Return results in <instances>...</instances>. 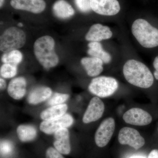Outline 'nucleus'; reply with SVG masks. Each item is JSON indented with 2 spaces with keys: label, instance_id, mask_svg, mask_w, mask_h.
<instances>
[{
  "label": "nucleus",
  "instance_id": "obj_1",
  "mask_svg": "<svg viewBox=\"0 0 158 158\" xmlns=\"http://www.w3.org/2000/svg\"><path fill=\"white\" fill-rule=\"evenodd\" d=\"M123 73L129 83L139 88H149L153 84V76L149 69L137 60L132 59L126 62Z\"/></svg>",
  "mask_w": 158,
  "mask_h": 158
},
{
  "label": "nucleus",
  "instance_id": "obj_2",
  "mask_svg": "<svg viewBox=\"0 0 158 158\" xmlns=\"http://www.w3.org/2000/svg\"><path fill=\"white\" fill-rule=\"evenodd\" d=\"M53 38L49 36L40 37L34 43V53L39 63L46 69L55 67L59 62L55 51Z\"/></svg>",
  "mask_w": 158,
  "mask_h": 158
},
{
  "label": "nucleus",
  "instance_id": "obj_3",
  "mask_svg": "<svg viewBox=\"0 0 158 158\" xmlns=\"http://www.w3.org/2000/svg\"><path fill=\"white\" fill-rule=\"evenodd\" d=\"M132 33L140 44L145 48L158 46V29L145 20H136L132 26Z\"/></svg>",
  "mask_w": 158,
  "mask_h": 158
},
{
  "label": "nucleus",
  "instance_id": "obj_4",
  "mask_svg": "<svg viewBox=\"0 0 158 158\" xmlns=\"http://www.w3.org/2000/svg\"><path fill=\"white\" fill-rule=\"evenodd\" d=\"M26 41V34L22 30L15 27H11L1 35L0 50L5 53L17 50L22 48Z\"/></svg>",
  "mask_w": 158,
  "mask_h": 158
},
{
  "label": "nucleus",
  "instance_id": "obj_5",
  "mask_svg": "<svg viewBox=\"0 0 158 158\" xmlns=\"http://www.w3.org/2000/svg\"><path fill=\"white\" fill-rule=\"evenodd\" d=\"M116 79L111 77L102 76L94 78L91 81L88 89L90 93L101 98L113 95L118 88Z\"/></svg>",
  "mask_w": 158,
  "mask_h": 158
},
{
  "label": "nucleus",
  "instance_id": "obj_6",
  "mask_svg": "<svg viewBox=\"0 0 158 158\" xmlns=\"http://www.w3.org/2000/svg\"><path fill=\"white\" fill-rule=\"evenodd\" d=\"M118 141L123 145H128L138 149L144 146L145 140L138 131L132 128L124 127L120 130Z\"/></svg>",
  "mask_w": 158,
  "mask_h": 158
},
{
  "label": "nucleus",
  "instance_id": "obj_7",
  "mask_svg": "<svg viewBox=\"0 0 158 158\" xmlns=\"http://www.w3.org/2000/svg\"><path fill=\"white\" fill-rule=\"evenodd\" d=\"M115 128V120L113 118L110 117L104 120L95 133L96 145L99 147L106 146L112 138Z\"/></svg>",
  "mask_w": 158,
  "mask_h": 158
},
{
  "label": "nucleus",
  "instance_id": "obj_8",
  "mask_svg": "<svg viewBox=\"0 0 158 158\" xmlns=\"http://www.w3.org/2000/svg\"><path fill=\"white\" fill-rule=\"evenodd\" d=\"M91 10L101 15L112 16L118 14L120 6L117 0H90Z\"/></svg>",
  "mask_w": 158,
  "mask_h": 158
},
{
  "label": "nucleus",
  "instance_id": "obj_9",
  "mask_svg": "<svg viewBox=\"0 0 158 158\" xmlns=\"http://www.w3.org/2000/svg\"><path fill=\"white\" fill-rule=\"evenodd\" d=\"M73 123L72 116L69 114H65L60 118L42 122L40 123V129L43 132L48 135H52L59 129L69 127Z\"/></svg>",
  "mask_w": 158,
  "mask_h": 158
},
{
  "label": "nucleus",
  "instance_id": "obj_10",
  "mask_svg": "<svg viewBox=\"0 0 158 158\" xmlns=\"http://www.w3.org/2000/svg\"><path fill=\"white\" fill-rule=\"evenodd\" d=\"M123 119L128 124L142 126L150 124L152 118L146 111L139 108H132L124 113Z\"/></svg>",
  "mask_w": 158,
  "mask_h": 158
},
{
  "label": "nucleus",
  "instance_id": "obj_11",
  "mask_svg": "<svg viewBox=\"0 0 158 158\" xmlns=\"http://www.w3.org/2000/svg\"><path fill=\"white\" fill-rule=\"evenodd\" d=\"M104 110L103 102L99 98L94 97L90 100L84 114L83 122L88 123L97 121L102 116Z\"/></svg>",
  "mask_w": 158,
  "mask_h": 158
},
{
  "label": "nucleus",
  "instance_id": "obj_12",
  "mask_svg": "<svg viewBox=\"0 0 158 158\" xmlns=\"http://www.w3.org/2000/svg\"><path fill=\"white\" fill-rule=\"evenodd\" d=\"M10 5L17 10H23L38 14L45 9V2L44 0H11Z\"/></svg>",
  "mask_w": 158,
  "mask_h": 158
},
{
  "label": "nucleus",
  "instance_id": "obj_13",
  "mask_svg": "<svg viewBox=\"0 0 158 158\" xmlns=\"http://www.w3.org/2000/svg\"><path fill=\"white\" fill-rule=\"evenodd\" d=\"M113 33L107 26L95 24L90 27L85 36V39L90 42H99L103 40L110 39Z\"/></svg>",
  "mask_w": 158,
  "mask_h": 158
},
{
  "label": "nucleus",
  "instance_id": "obj_14",
  "mask_svg": "<svg viewBox=\"0 0 158 158\" xmlns=\"http://www.w3.org/2000/svg\"><path fill=\"white\" fill-rule=\"evenodd\" d=\"M55 141L54 145L59 152L68 155L71 151L69 132L67 128L59 129L54 133Z\"/></svg>",
  "mask_w": 158,
  "mask_h": 158
},
{
  "label": "nucleus",
  "instance_id": "obj_15",
  "mask_svg": "<svg viewBox=\"0 0 158 158\" xmlns=\"http://www.w3.org/2000/svg\"><path fill=\"white\" fill-rule=\"evenodd\" d=\"M27 83L23 77L15 78L9 83L8 92L9 96L16 100L20 99L24 96L26 92Z\"/></svg>",
  "mask_w": 158,
  "mask_h": 158
},
{
  "label": "nucleus",
  "instance_id": "obj_16",
  "mask_svg": "<svg viewBox=\"0 0 158 158\" xmlns=\"http://www.w3.org/2000/svg\"><path fill=\"white\" fill-rule=\"evenodd\" d=\"M82 65L84 66L87 74L89 76H97L101 73L103 69V62L101 59L95 57H85L81 60Z\"/></svg>",
  "mask_w": 158,
  "mask_h": 158
},
{
  "label": "nucleus",
  "instance_id": "obj_17",
  "mask_svg": "<svg viewBox=\"0 0 158 158\" xmlns=\"http://www.w3.org/2000/svg\"><path fill=\"white\" fill-rule=\"evenodd\" d=\"M52 94V90L49 88L44 86L37 87L29 93L27 101L31 104H38L48 99Z\"/></svg>",
  "mask_w": 158,
  "mask_h": 158
},
{
  "label": "nucleus",
  "instance_id": "obj_18",
  "mask_svg": "<svg viewBox=\"0 0 158 158\" xmlns=\"http://www.w3.org/2000/svg\"><path fill=\"white\" fill-rule=\"evenodd\" d=\"M53 11L56 17L62 19L69 18L75 14L73 8L65 0H58L54 3Z\"/></svg>",
  "mask_w": 158,
  "mask_h": 158
},
{
  "label": "nucleus",
  "instance_id": "obj_19",
  "mask_svg": "<svg viewBox=\"0 0 158 158\" xmlns=\"http://www.w3.org/2000/svg\"><path fill=\"white\" fill-rule=\"evenodd\" d=\"M68 106L65 104L52 106L43 111L40 114V117L44 121L60 118L65 115Z\"/></svg>",
  "mask_w": 158,
  "mask_h": 158
},
{
  "label": "nucleus",
  "instance_id": "obj_20",
  "mask_svg": "<svg viewBox=\"0 0 158 158\" xmlns=\"http://www.w3.org/2000/svg\"><path fill=\"white\" fill-rule=\"evenodd\" d=\"M88 46L89 48L88 51V55L101 59L106 64L110 63L112 58L109 53L104 50L101 44L98 42H91Z\"/></svg>",
  "mask_w": 158,
  "mask_h": 158
},
{
  "label": "nucleus",
  "instance_id": "obj_21",
  "mask_svg": "<svg viewBox=\"0 0 158 158\" xmlns=\"http://www.w3.org/2000/svg\"><path fill=\"white\" fill-rule=\"evenodd\" d=\"M17 133L19 138L22 142H29L37 137V132L35 128L29 125H21L18 127Z\"/></svg>",
  "mask_w": 158,
  "mask_h": 158
},
{
  "label": "nucleus",
  "instance_id": "obj_22",
  "mask_svg": "<svg viewBox=\"0 0 158 158\" xmlns=\"http://www.w3.org/2000/svg\"><path fill=\"white\" fill-rule=\"evenodd\" d=\"M23 57L22 54L20 52L15 50L3 54L2 61L4 63L17 65L22 61Z\"/></svg>",
  "mask_w": 158,
  "mask_h": 158
},
{
  "label": "nucleus",
  "instance_id": "obj_23",
  "mask_svg": "<svg viewBox=\"0 0 158 158\" xmlns=\"http://www.w3.org/2000/svg\"><path fill=\"white\" fill-rule=\"evenodd\" d=\"M17 68L16 65L4 63L2 65L0 69L1 76L5 78H11L16 75Z\"/></svg>",
  "mask_w": 158,
  "mask_h": 158
},
{
  "label": "nucleus",
  "instance_id": "obj_24",
  "mask_svg": "<svg viewBox=\"0 0 158 158\" xmlns=\"http://www.w3.org/2000/svg\"><path fill=\"white\" fill-rule=\"evenodd\" d=\"M69 97L68 94L56 93L49 99L48 104L51 106L62 104L63 103L68 99Z\"/></svg>",
  "mask_w": 158,
  "mask_h": 158
},
{
  "label": "nucleus",
  "instance_id": "obj_25",
  "mask_svg": "<svg viewBox=\"0 0 158 158\" xmlns=\"http://www.w3.org/2000/svg\"><path fill=\"white\" fill-rule=\"evenodd\" d=\"M14 150V145L11 141L3 140L1 141V155L2 156H7L11 155Z\"/></svg>",
  "mask_w": 158,
  "mask_h": 158
},
{
  "label": "nucleus",
  "instance_id": "obj_26",
  "mask_svg": "<svg viewBox=\"0 0 158 158\" xmlns=\"http://www.w3.org/2000/svg\"><path fill=\"white\" fill-rule=\"evenodd\" d=\"M77 8L84 13L89 12L91 10L90 0H75Z\"/></svg>",
  "mask_w": 158,
  "mask_h": 158
},
{
  "label": "nucleus",
  "instance_id": "obj_27",
  "mask_svg": "<svg viewBox=\"0 0 158 158\" xmlns=\"http://www.w3.org/2000/svg\"><path fill=\"white\" fill-rule=\"evenodd\" d=\"M46 158H64L61 153L56 148L50 147L46 152Z\"/></svg>",
  "mask_w": 158,
  "mask_h": 158
},
{
  "label": "nucleus",
  "instance_id": "obj_28",
  "mask_svg": "<svg viewBox=\"0 0 158 158\" xmlns=\"http://www.w3.org/2000/svg\"><path fill=\"white\" fill-rule=\"evenodd\" d=\"M153 66L156 69L154 74L156 79L158 80V56L156 57L154 59L153 62Z\"/></svg>",
  "mask_w": 158,
  "mask_h": 158
},
{
  "label": "nucleus",
  "instance_id": "obj_29",
  "mask_svg": "<svg viewBox=\"0 0 158 158\" xmlns=\"http://www.w3.org/2000/svg\"><path fill=\"white\" fill-rule=\"evenodd\" d=\"M148 158H158V150L154 149L152 151Z\"/></svg>",
  "mask_w": 158,
  "mask_h": 158
},
{
  "label": "nucleus",
  "instance_id": "obj_30",
  "mask_svg": "<svg viewBox=\"0 0 158 158\" xmlns=\"http://www.w3.org/2000/svg\"><path fill=\"white\" fill-rule=\"evenodd\" d=\"M6 84L5 80L1 78L0 79V88L1 90H3L6 88Z\"/></svg>",
  "mask_w": 158,
  "mask_h": 158
},
{
  "label": "nucleus",
  "instance_id": "obj_31",
  "mask_svg": "<svg viewBox=\"0 0 158 158\" xmlns=\"http://www.w3.org/2000/svg\"><path fill=\"white\" fill-rule=\"evenodd\" d=\"M129 158H146V157L142 155H133Z\"/></svg>",
  "mask_w": 158,
  "mask_h": 158
},
{
  "label": "nucleus",
  "instance_id": "obj_32",
  "mask_svg": "<svg viewBox=\"0 0 158 158\" xmlns=\"http://www.w3.org/2000/svg\"><path fill=\"white\" fill-rule=\"evenodd\" d=\"M4 1H5V0H0V6H1V8H2L3 4H4Z\"/></svg>",
  "mask_w": 158,
  "mask_h": 158
},
{
  "label": "nucleus",
  "instance_id": "obj_33",
  "mask_svg": "<svg viewBox=\"0 0 158 158\" xmlns=\"http://www.w3.org/2000/svg\"><path fill=\"white\" fill-rule=\"evenodd\" d=\"M18 26H19V27H22L23 26V24L22 23H19L18 24Z\"/></svg>",
  "mask_w": 158,
  "mask_h": 158
}]
</instances>
